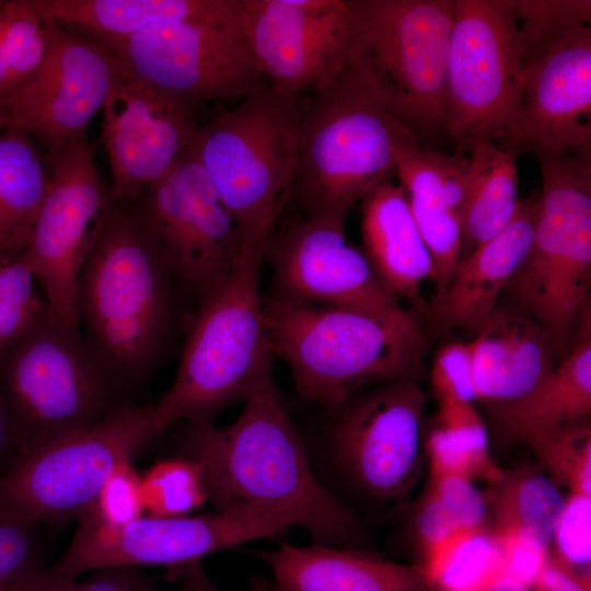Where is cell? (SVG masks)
I'll use <instances>...</instances> for the list:
<instances>
[{
  "label": "cell",
  "instance_id": "6da1fadb",
  "mask_svg": "<svg viewBox=\"0 0 591 591\" xmlns=\"http://www.w3.org/2000/svg\"><path fill=\"white\" fill-rule=\"evenodd\" d=\"M228 426L187 424L182 447L201 468L217 511L254 509L303 528L316 544L357 537L360 519L314 475L271 376L245 398Z\"/></svg>",
  "mask_w": 591,
  "mask_h": 591
},
{
  "label": "cell",
  "instance_id": "7a4b0ae2",
  "mask_svg": "<svg viewBox=\"0 0 591 591\" xmlns=\"http://www.w3.org/2000/svg\"><path fill=\"white\" fill-rule=\"evenodd\" d=\"M182 292L136 199L107 195L91 230L77 287L86 340L129 385L162 361Z\"/></svg>",
  "mask_w": 591,
  "mask_h": 591
},
{
  "label": "cell",
  "instance_id": "3957f363",
  "mask_svg": "<svg viewBox=\"0 0 591 591\" xmlns=\"http://www.w3.org/2000/svg\"><path fill=\"white\" fill-rule=\"evenodd\" d=\"M418 137L385 106L350 58L325 86L299 101L290 202L301 216L344 223Z\"/></svg>",
  "mask_w": 591,
  "mask_h": 591
},
{
  "label": "cell",
  "instance_id": "277c9868",
  "mask_svg": "<svg viewBox=\"0 0 591 591\" xmlns=\"http://www.w3.org/2000/svg\"><path fill=\"white\" fill-rule=\"evenodd\" d=\"M264 311L273 354L304 401L338 408L373 384L415 380L421 367L424 329L404 308L375 313L274 294Z\"/></svg>",
  "mask_w": 591,
  "mask_h": 591
},
{
  "label": "cell",
  "instance_id": "5b68a950",
  "mask_svg": "<svg viewBox=\"0 0 591 591\" xmlns=\"http://www.w3.org/2000/svg\"><path fill=\"white\" fill-rule=\"evenodd\" d=\"M265 251L241 247L229 276L199 300L175 380L154 406L164 431L179 420L213 421L271 376V346L260 294Z\"/></svg>",
  "mask_w": 591,
  "mask_h": 591
},
{
  "label": "cell",
  "instance_id": "8992f818",
  "mask_svg": "<svg viewBox=\"0 0 591 591\" xmlns=\"http://www.w3.org/2000/svg\"><path fill=\"white\" fill-rule=\"evenodd\" d=\"M535 154L542 185L532 241L505 292L565 356L590 320L591 157Z\"/></svg>",
  "mask_w": 591,
  "mask_h": 591
},
{
  "label": "cell",
  "instance_id": "52a82bcc",
  "mask_svg": "<svg viewBox=\"0 0 591 591\" xmlns=\"http://www.w3.org/2000/svg\"><path fill=\"white\" fill-rule=\"evenodd\" d=\"M298 104L264 88L194 135L190 147L234 222L240 248L266 252L290 202Z\"/></svg>",
  "mask_w": 591,
  "mask_h": 591
},
{
  "label": "cell",
  "instance_id": "ba28073f",
  "mask_svg": "<svg viewBox=\"0 0 591 591\" xmlns=\"http://www.w3.org/2000/svg\"><path fill=\"white\" fill-rule=\"evenodd\" d=\"M521 102L509 148L591 155V1L517 0Z\"/></svg>",
  "mask_w": 591,
  "mask_h": 591
},
{
  "label": "cell",
  "instance_id": "9c48e42d",
  "mask_svg": "<svg viewBox=\"0 0 591 591\" xmlns=\"http://www.w3.org/2000/svg\"><path fill=\"white\" fill-rule=\"evenodd\" d=\"M0 387L18 451L129 403L128 384L112 364L48 314L0 354Z\"/></svg>",
  "mask_w": 591,
  "mask_h": 591
},
{
  "label": "cell",
  "instance_id": "30bf717a",
  "mask_svg": "<svg viewBox=\"0 0 591 591\" xmlns=\"http://www.w3.org/2000/svg\"><path fill=\"white\" fill-rule=\"evenodd\" d=\"M351 56L385 106L417 137L445 130L455 0H347Z\"/></svg>",
  "mask_w": 591,
  "mask_h": 591
},
{
  "label": "cell",
  "instance_id": "8fae6325",
  "mask_svg": "<svg viewBox=\"0 0 591 591\" xmlns=\"http://www.w3.org/2000/svg\"><path fill=\"white\" fill-rule=\"evenodd\" d=\"M162 432L154 406L129 402L105 419L32 443L0 477V509L38 524L79 518L111 473Z\"/></svg>",
  "mask_w": 591,
  "mask_h": 591
},
{
  "label": "cell",
  "instance_id": "7c38bea8",
  "mask_svg": "<svg viewBox=\"0 0 591 591\" xmlns=\"http://www.w3.org/2000/svg\"><path fill=\"white\" fill-rule=\"evenodd\" d=\"M522 50L517 0H455L445 131L460 149L509 148L521 102Z\"/></svg>",
  "mask_w": 591,
  "mask_h": 591
},
{
  "label": "cell",
  "instance_id": "4fadbf2b",
  "mask_svg": "<svg viewBox=\"0 0 591 591\" xmlns=\"http://www.w3.org/2000/svg\"><path fill=\"white\" fill-rule=\"evenodd\" d=\"M291 526L282 517L254 509L175 518L143 514L115 528L79 520L70 545L48 575L76 579L101 569L138 566L172 570L252 540L276 536Z\"/></svg>",
  "mask_w": 591,
  "mask_h": 591
},
{
  "label": "cell",
  "instance_id": "5bb4252c",
  "mask_svg": "<svg viewBox=\"0 0 591 591\" xmlns=\"http://www.w3.org/2000/svg\"><path fill=\"white\" fill-rule=\"evenodd\" d=\"M90 36L140 77L190 103L244 100L264 89L243 12L221 22L175 21L125 36Z\"/></svg>",
  "mask_w": 591,
  "mask_h": 591
},
{
  "label": "cell",
  "instance_id": "9a60e30c",
  "mask_svg": "<svg viewBox=\"0 0 591 591\" xmlns=\"http://www.w3.org/2000/svg\"><path fill=\"white\" fill-rule=\"evenodd\" d=\"M137 201L182 292L201 300L229 276L240 252L236 229L190 146Z\"/></svg>",
  "mask_w": 591,
  "mask_h": 591
},
{
  "label": "cell",
  "instance_id": "2e32d148",
  "mask_svg": "<svg viewBox=\"0 0 591 591\" xmlns=\"http://www.w3.org/2000/svg\"><path fill=\"white\" fill-rule=\"evenodd\" d=\"M425 407V394L413 379L376 384L338 407L332 450L368 497L398 502L417 484L426 454Z\"/></svg>",
  "mask_w": 591,
  "mask_h": 591
},
{
  "label": "cell",
  "instance_id": "e0dca14e",
  "mask_svg": "<svg viewBox=\"0 0 591 591\" xmlns=\"http://www.w3.org/2000/svg\"><path fill=\"white\" fill-rule=\"evenodd\" d=\"M250 51L269 89L301 101L348 62L355 21L347 0H242Z\"/></svg>",
  "mask_w": 591,
  "mask_h": 591
},
{
  "label": "cell",
  "instance_id": "ac0fdd59",
  "mask_svg": "<svg viewBox=\"0 0 591 591\" xmlns=\"http://www.w3.org/2000/svg\"><path fill=\"white\" fill-rule=\"evenodd\" d=\"M49 186L20 257L43 288L48 316L78 329L77 287L94 221L108 192L86 138L48 151Z\"/></svg>",
  "mask_w": 591,
  "mask_h": 591
},
{
  "label": "cell",
  "instance_id": "d6986e66",
  "mask_svg": "<svg viewBox=\"0 0 591 591\" xmlns=\"http://www.w3.org/2000/svg\"><path fill=\"white\" fill-rule=\"evenodd\" d=\"M121 66L96 39L56 24L43 61L3 100L10 128L35 136L47 152L86 138Z\"/></svg>",
  "mask_w": 591,
  "mask_h": 591
},
{
  "label": "cell",
  "instance_id": "ffe728a7",
  "mask_svg": "<svg viewBox=\"0 0 591 591\" xmlns=\"http://www.w3.org/2000/svg\"><path fill=\"white\" fill-rule=\"evenodd\" d=\"M102 112L108 195L117 199H136L167 174L198 128L190 102L140 77L124 61Z\"/></svg>",
  "mask_w": 591,
  "mask_h": 591
},
{
  "label": "cell",
  "instance_id": "44dd1931",
  "mask_svg": "<svg viewBox=\"0 0 591 591\" xmlns=\"http://www.w3.org/2000/svg\"><path fill=\"white\" fill-rule=\"evenodd\" d=\"M265 258L273 266L277 296L375 313L403 308L348 242L344 223L300 215L276 229Z\"/></svg>",
  "mask_w": 591,
  "mask_h": 591
},
{
  "label": "cell",
  "instance_id": "7402d4cb",
  "mask_svg": "<svg viewBox=\"0 0 591 591\" xmlns=\"http://www.w3.org/2000/svg\"><path fill=\"white\" fill-rule=\"evenodd\" d=\"M536 194L520 199L509 224L459 258L445 289L433 296L427 317L437 332L474 334L498 306L532 241Z\"/></svg>",
  "mask_w": 591,
  "mask_h": 591
},
{
  "label": "cell",
  "instance_id": "603a6c76",
  "mask_svg": "<svg viewBox=\"0 0 591 591\" xmlns=\"http://www.w3.org/2000/svg\"><path fill=\"white\" fill-rule=\"evenodd\" d=\"M467 157L426 150L418 141L398 149L395 169L433 262L434 296L448 286L460 258Z\"/></svg>",
  "mask_w": 591,
  "mask_h": 591
},
{
  "label": "cell",
  "instance_id": "cb8c5ba5",
  "mask_svg": "<svg viewBox=\"0 0 591 591\" xmlns=\"http://www.w3.org/2000/svg\"><path fill=\"white\" fill-rule=\"evenodd\" d=\"M470 343L476 401L491 407L521 397L556 366L551 336L517 306H497Z\"/></svg>",
  "mask_w": 591,
  "mask_h": 591
},
{
  "label": "cell",
  "instance_id": "d4e9b609",
  "mask_svg": "<svg viewBox=\"0 0 591 591\" xmlns=\"http://www.w3.org/2000/svg\"><path fill=\"white\" fill-rule=\"evenodd\" d=\"M361 252L383 288L398 301L418 300L433 262L413 217L404 187L389 177L359 202Z\"/></svg>",
  "mask_w": 591,
  "mask_h": 591
},
{
  "label": "cell",
  "instance_id": "484cf974",
  "mask_svg": "<svg viewBox=\"0 0 591 591\" xmlns=\"http://www.w3.org/2000/svg\"><path fill=\"white\" fill-rule=\"evenodd\" d=\"M271 572L270 591H418V568L339 546L281 544L258 552Z\"/></svg>",
  "mask_w": 591,
  "mask_h": 591
},
{
  "label": "cell",
  "instance_id": "4316f807",
  "mask_svg": "<svg viewBox=\"0 0 591 591\" xmlns=\"http://www.w3.org/2000/svg\"><path fill=\"white\" fill-rule=\"evenodd\" d=\"M493 419L506 439L590 419L591 335L590 322L570 350L553 370L521 397L491 407Z\"/></svg>",
  "mask_w": 591,
  "mask_h": 591
},
{
  "label": "cell",
  "instance_id": "83f0119b",
  "mask_svg": "<svg viewBox=\"0 0 591 591\" xmlns=\"http://www.w3.org/2000/svg\"><path fill=\"white\" fill-rule=\"evenodd\" d=\"M56 22L90 35L125 36L175 21L221 22L242 15V0H40Z\"/></svg>",
  "mask_w": 591,
  "mask_h": 591
},
{
  "label": "cell",
  "instance_id": "f1b7e54d",
  "mask_svg": "<svg viewBox=\"0 0 591 591\" xmlns=\"http://www.w3.org/2000/svg\"><path fill=\"white\" fill-rule=\"evenodd\" d=\"M31 137L13 128L0 134V266L25 252L49 186Z\"/></svg>",
  "mask_w": 591,
  "mask_h": 591
},
{
  "label": "cell",
  "instance_id": "f546056e",
  "mask_svg": "<svg viewBox=\"0 0 591 591\" xmlns=\"http://www.w3.org/2000/svg\"><path fill=\"white\" fill-rule=\"evenodd\" d=\"M470 152L476 176L462 222L460 257L502 231L512 220L520 202L518 149L478 142Z\"/></svg>",
  "mask_w": 591,
  "mask_h": 591
},
{
  "label": "cell",
  "instance_id": "4dcf8cb0",
  "mask_svg": "<svg viewBox=\"0 0 591 591\" xmlns=\"http://www.w3.org/2000/svg\"><path fill=\"white\" fill-rule=\"evenodd\" d=\"M429 474H454L496 484L502 468L491 456L487 428L474 404L437 402L434 425L426 432Z\"/></svg>",
  "mask_w": 591,
  "mask_h": 591
},
{
  "label": "cell",
  "instance_id": "1f68e13d",
  "mask_svg": "<svg viewBox=\"0 0 591 591\" xmlns=\"http://www.w3.org/2000/svg\"><path fill=\"white\" fill-rule=\"evenodd\" d=\"M488 498L493 531H522L551 547L566 496L540 465L503 470Z\"/></svg>",
  "mask_w": 591,
  "mask_h": 591
},
{
  "label": "cell",
  "instance_id": "d6a6232c",
  "mask_svg": "<svg viewBox=\"0 0 591 591\" xmlns=\"http://www.w3.org/2000/svg\"><path fill=\"white\" fill-rule=\"evenodd\" d=\"M422 555V575L438 591H484L505 575L489 528L457 531Z\"/></svg>",
  "mask_w": 591,
  "mask_h": 591
},
{
  "label": "cell",
  "instance_id": "836d02e7",
  "mask_svg": "<svg viewBox=\"0 0 591 591\" xmlns=\"http://www.w3.org/2000/svg\"><path fill=\"white\" fill-rule=\"evenodd\" d=\"M57 22L40 0L0 2V100L43 61Z\"/></svg>",
  "mask_w": 591,
  "mask_h": 591
},
{
  "label": "cell",
  "instance_id": "e575fe53",
  "mask_svg": "<svg viewBox=\"0 0 591 591\" xmlns=\"http://www.w3.org/2000/svg\"><path fill=\"white\" fill-rule=\"evenodd\" d=\"M540 467L569 493L591 496V422L584 419L524 436Z\"/></svg>",
  "mask_w": 591,
  "mask_h": 591
},
{
  "label": "cell",
  "instance_id": "d590c367",
  "mask_svg": "<svg viewBox=\"0 0 591 591\" xmlns=\"http://www.w3.org/2000/svg\"><path fill=\"white\" fill-rule=\"evenodd\" d=\"M141 483L149 515H188L208 500L202 471L186 455L157 462L141 476Z\"/></svg>",
  "mask_w": 591,
  "mask_h": 591
},
{
  "label": "cell",
  "instance_id": "8d00e7d4",
  "mask_svg": "<svg viewBox=\"0 0 591 591\" xmlns=\"http://www.w3.org/2000/svg\"><path fill=\"white\" fill-rule=\"evenodd\" d=\"M49 568L39 524L0 509V591H30Z\"/></svg>",
  "mask_w": 591,
  "mask_h": 591
},
{
  "label": "cell",
  "instance_id": "74e56055",
  "mask_svg": "<svg viewBox=\"0 0 591 591\" xmlns=\"http://www.w3.org/2000/svg\"><path fill=\"white\" fill-rule=\"evenodd\" d=\"M36 282L21 258L0 266V354L48 314Z\"/></svg>",
  "mask_w": 591,
  "mask_h": 591
},
{
  "label": "cell",
  "instance_id": "f35d334b",
  "mask_svg": "<svg viewBox=\"0 0 591 591\" xmlns=\"http://www.w3.org/2000/svg\"><path fill=\"white\" fill-rule=\"evenodd\" d=\"M591 496L569 493L558 517L549 556L567 570L590 577Z\"/></svg>",
  "mask_w": 591,
  "mask_h": 591
},
{
  "label": "cell",
  "instance_id": "ab89813d",
  "mask_svg": "<svg viewBox=\"0 0 591 591\" xmlns=\"http://www.w3.org/2000/svg\"><path fill=\"white\" fill-rule=\"evenodd\" d=\"M144 512L141 475L131 462H126L111 473L90 508L78 520L115 528L142 517Z\"/></svg>",
  "mask_w": 591,
  "mask_h": 591
},
{
  "label": "cell",
  "instance_id": "60d3db41",
  "mask_svg": "<svg viewBox=\"0 0 591 591\" xmlns=\"http://www.w3.org/2000/svg\"><path fill=\"white\" fill-rule=\"evenodd\" d=\"M427 491L439 502L459 530L488 528L485 496L475 483L454 474H429Z\"/></svg>",
  "mask_w": 591,
  "mask_h": 591
},
{
  "label": "cell",
  "instance_id": "b9f144b4",
  "mask_svg": "<svg viewBox=\"0 0 591 591\" xmlns=\"http://www.w3.org/2000/svg\"><path fill=\"white\" fill-rule=\"evenodd\" d=\"M430 383L437 402H477L470 341H453L439 349L432 362Z\"/></svg>",
  "mask_w": 591,
  "mask_h": 591
},
{
  "label": "cell",
  "instance_id": "7bdbcfd3",
  "mask_svg": "<svg viewBox=\"0 0 591 591\" xmlns=\"http://www.w3.org/2000/svg\"><path fill=\"white\" fill-rule=\"evenodd\" d=\"M493 533L503 556L505 575L530 587L546 564L549 548L522 531L502 530Z\"/></svg>",
  "mask_w": 591,
  "mask_h": 591
},
{
  "label": "cell",
  "instance_id": "ee69618b",
  "mask_svg": "<svg viewBox=\"0 0 591 591\" xmlns=\"http://www.w3.org/2000/svg\"><path fill=\"white\" fill-rule=\"evenodd\" d=\"M136 568H106L84 579H60L47 573L30 591H134Z\"/></svg>",
  "mask_w": 591,
  "mask_h": 591
},
{
  "label": "cell",
  "instance_id": "f6af8a7d",
  "mask_svg": "<svg viewBox=\"0 0 591 591\" xmlns=\"http://www.w3.org/2000/svg\"><path fill=\"white\" fill-rule=\"evenodd\" d=\"M590 581V577L577 576L548 556L530 589L531 591H591Z\"/></svg>",
  "mask_w": 591,
  "mask_h": 591
},
{
  "label": "cell",
  "instance_id": "bcb514c9",
  "mask_svg": "<svg viewBox=\"0 0 591 591\" xmlns=\"http://www.w3.org/2000/svg\"><path fill=\"white\" fill-rule=\"evenodd\" d=\"M169 576L181 581V591H219L206 572L201 561L169 570Z\"/></svg>",
  "mask_w": 591,
  "mask_h": 591
},
{
  "label": "cell",
  "instance_id": "7dc6e473",
  "mask_svg": "<svg viewBox=\"0 0 591 591\" xmlns=\"http://www.w3.org/2000/svg\"><path fill=\"white\" fill-rule=\"evenodd\" d=\"M16 450V443L3 393L0 387V463Z\"/></svg>",
  "mask_w": 591,
  "mask_h": 591
},
{
  "label": "cell",
  "instance_id": "c3c4849f",
  "mask_svg": "<svg viewBox=\"0 0 591 591\" xmlns=\"http://www.w3.org/2000/svg\"><path fill=\"white\" fill-rule=\"evenodd\" d=\"M484 591H531L530 587L522 583L521 581L503 575L497 580H495L486 590Z\"/></svg>",
  "mask_w": 591,
  "mask_h": 591
},
{
  "label": "cell",
  "instance_id": "681fc988",
  "mask_svg": "<svg viewBox=\"0 0 591 591\" xmlns=\"http://www.w3.org/2000/svg\"><path fill=\"white\" fill-rule=\"evenodd\" d=\"M134 591H155L151 582L140 572L138 571Z\"/></svg>",
  "mask_w": 591,
  "mask_h": 591
},
{
  "label": "cell",
  "instance_id": "f907efd6",
  "mask_svg": "<svg viewBox=\"0 0 591 591\" xmlns=\"http://www.w3.org/2000/svg\"><path fill=\"white\" fill-rule=\"evenodd\" d=\"M10 128V119L4 105V102L0 100V131Z\"/></svg>",
  "mask_w": 591,
  "mask_h": 591
}]
</instances>
